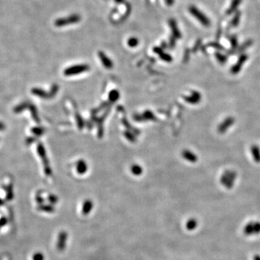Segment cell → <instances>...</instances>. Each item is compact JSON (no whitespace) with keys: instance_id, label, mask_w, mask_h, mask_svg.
<instances>
[{"instance_id":"cell-9","label":"cell","mask_w":260,"mask_h":260,"mask_svg":"<svg viewBox=\"0 0 260 260\" xmlns=\"http://www.w3.org/2000/svg\"><path fill=\"white\" fill-rule=\"evenodd\" d=\"M241 1H242V0H233L230 8L228 10L227 14L229 15V14H231L232 13H233V12L237 9L239 5L240 4Z\"/></svg>"},{"instance_id":"cell-3","label":"cell","mask_w":260,"mask_h":260,"mask_svg":"<svg viewBox=\"0 0 260 260\" xmlns=\"http://www.w3.org/2000/svg\"><path fill=\"white\" fill-rule=\"evenodd\" d=\"M236 174L232 171H227L225 174L222 176L221 182L227 187L230 188L233 186V183L235 180Z\"/></svg>"},{"instance_id":"cell-16","label":"cell","mask_w":260,"mask_h":260,"mask_svg":"<svg viewBox=\"0 0 260 260\" xmlns=\"http://www.w3.org/2000/svg\"><path fill=\"white\" fill-rule=\"evenodd\" d=\"M4 129V125H3L1 123H0V130H2Z\"/></svg>"},{"instance_id":"cell-2","label":"cell","mask_w":260,"mask_h":260,"mask_svg":"<svg viewBox=\"0 0 260 260\" xmlns=\"http://www.w3.org/2000/svg\"><path fill=\"white\" fill-rule=\"evenodd\" d=\"M80 20V16L79 15L74 14L67 17L66 18H59L55 21V25L57 27L65 26L71 24H75L78 23Z\"/></svg>"},{"instance_id":"cell-11","label":"cell","mask_w":260,"mask_h":260,"mask_svg":"<svg viewBox=\"0 0 260 260\" xmlns=\"http://www.w3.org/2000/svg\"><path fill=\"white\" fill-rule=\"evenodd\" d=\"M239 20H240V13H238L235 16H234L233 19L232 20V22H231L232 26H233V27L237 26L238 24H239Z\"/></svg>"},{"instance_id":"cell-15","label":"cell","mask_w":260,"mask_h":260,"mask_svg":"<svg viewBox=\"0 0 260 260\" xmlns=\"http://www.w3.org/2000/svg\"><path fill=\"white\" fill-rule=\"evenodd\" d=\"M7 223V219L5 218H2L0 220V227L1 226H4V225H6Z\"/></svg>"},{"instance_id":"cell-4","label":"cell","mask_w":260,"mask_h":260,"mask_svg":"<svg viewBox=\"0 0 260 260\" xmlns=\"http://www.w3.org/2000/svg\"><path fill=\"white\" fill-rule=\"evenodd\" d=\"M235 122V119L233 117H228L224 120L220 125L218 126V132H220V134H223L225 131H226L228 129H229L230 126H232L233 124Z\"/></svg>"},{"instance_id":"cell-5","label":"cell","mask_w":260,"mask_h":260,"mask_svg":"<svg viewBox=\"0 0 260 260\" xmlns=\"http://www.w3.org/2000/svg\"><path fill=\"white\" fill-rule=\"evenodd\" d=\"M247 59L248 56L246 54H243V55L240 56V58L239 59L236 64L233 66L231 70H230V72H231L233 74H237V73H239L241 71L242 66L244 65V63L247 60Z\"/></svg>"},{"instance_id":"cell-12","label":"cell","mask_w":260,"mask_h":260,"mask_svg":"<svg viewBox=\"0 0 260 260\" xmlns=\"http://www.w3.org/2000/svg\"><path fill=\"white\" fill-rule=\"evenodd\" d=\"M44 256L41 253H36L32 256V260H44Z\"/></svg>"},{"instance_id":"cell-13","label":"cell","mask_w":260,"mask_h":260,"mask_svg":"<svg viewBox=\"0 0 260 260\" xmlns=\"http://www.w3.org/2000/svg\"><path fill=\"white\" fill-rule=\"evenodd\" d=\"M210 45L212 46V47H215V48H216V49H220V50H223V48L222 47V46H220V44H217V43H211Z\"/></svg>"},{"instance_id":"cell-6","label":"cell","mask_w":260,"mask_h":260,"mask_svg":"<svg viewBox=\"0 0 260 260\" xmlns=\"http://www.w3.org/2000/svg\"><path fill=\"white\" fill-rule=\"evenodd\" d=\"M201 94L198 91H193L191 95L186 98V100L191 104H197L201 100Z\"/></svg>"},{"instance_id":"cell-10","label":"cell","mask_w":260,"mask_h":260,"mask_svg":"<svg viewBox=\"0 0 260 260\" xmlns=\"http://www.w3.org/2000/svg\"><path fill=\"white\" fill-rule=\"evenodd\" d=\"M215 56H216V59H218L219 62L221 63L222 64H224L225 62H226L227 61L226 57H225L224 55H223L222 54H220V53H216V54H215Z\"/></svg>"},{"instance_id":"cell-14","label":"cell","mask_w":260,"mask_h":260,"mask_svg":"<svg viewBox=\"0 0 260 260\" xmlns=\"http://www.w3.org/2000/svg\"><path fill=\"white\" fill-rule=\"evenodd\" d=\"M137 44V40L136 38H132L129 39V44L130 46H134L136 45V44Z\"/></svg>"},{"instance_id":"cell-1","label":"cell","mask_w":260,"mask_h":260,"mask_svg":"<svg viewBox=\"0 0 260 260\" xmlns=\"http://www.w3.org/2000/svg\"><path fill=\"white\" fill-rule=\"evenodd\" d=\"M189 12L195 18L197 19L202 24L205 26H210V20L207 18L205 15L202 13L200 10H199L196 7H195L194 6H191L189 7Z\"/></svg>"},{"instance_id":"cell-8","label":"cell","mask_w":260,"mask_h":260,"mask_svg":"<svg viewBox=\"0 0 260 260\" xmlns=\"http://www.w3.org/2000/svg\"><path fill=\"white\" fill-rule=\"evenodd\" d=\"M183 156L186 160H189L191 162H195L197 161V156L196 155H194V153H191L190 151H188V150H185L183 153Z\"/></svg>"},{"instance_id":"cell-17","label":"cell","mask_w":260,"mask_h":260,"mask_svg":"<svg viewBox=\"0 0 260 260\" xmlns=\"http://www.w3.org/2000/svg\"><path fill=\"white\" fill-rule=\"evenodd\" d=\"M115 1H116V2L121 3V2H123V1H124V0H115Z\"/></svg>"},{"instance_id":"cell-18","label":"cell","mask_w":260,"mask_h":260,"mask_svg":"<svg viewBox=\"0 0 260 260\" xmlns=\"http://www.w3.org/2000/svg\"><path fill=\"white\" fill-rule=\"evenodd\" d=\"M2 204H3V202H2V201H1V199H0V205H2Z\"/></svg>"},{"instance_id":"cell-7","label":"cell","mask_w":260,"mask_h":260,"mask_svg":"<svg viewBox=\"0 0 260 260\" xmlns=\"http://www.w3.org/2000/svg\"><path fill=\"white\" fill-rule=\"evenodd\" d=\"M251 153L256 162H260V148L257 145H253L251 148Z\"/></svg>"}]
</instances>
